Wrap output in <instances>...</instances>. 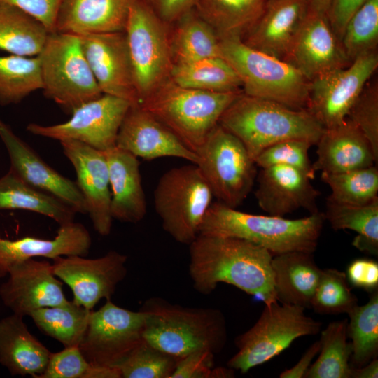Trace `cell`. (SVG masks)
Returning a JSON list of instances; mask_svg holds the SVG:
<instances>
[{"label": "cell", "instance_id": "obj_1", "mask_svg": "<svg viewBox=\"0 0 378 378\" xmlns=\"http://www.w3.org/2000/svg\"><path fill=\"white\" fill-rule=\"evenodd\" d=\"M189 246V274L200 293L210 294L219 283H225L255 296L265 305L277 302L273 255L266 248L239 238L201 234Z\"/></svg>", "mask_w": 378, "mask_h": 378}, {"label": "cell", "instance_id": "obj_2", "mask_svg": "<svg viewBox=\"0 0 378 378\" xmlns=\"http://www.w3.org/2000/svg\"><path fill=\"white\" fill-rule=\"evenodd\" d=\"M218 124L236 136L255 161L267 147L299 139L316 145L325 127L307 109L241 92L225 110Z\"/></svg>", "mask_w": 378, "mask_h": 378}, {"label": "cell", "instance_id": "obj_3", "mask_svg": "<svg viewBox=\"0 0 378 378\" xmlns=\"http://www.w3.org/2000/svg\"><path fill=\"white\" fill-rule=\"evenodd\" d=\"M324 220L319 211L287 219L240 211L218 202L206 213L199 234L242 239L266 248L273 256L291 251L313 253Z\"/></svg>", "mask_w": 378, "mask_h": 378}, {"label": "cell", "instance_id": "obj_4", "mask_svg": "<svg viewBox=\"0 0 378 378\" xmlns=\"http://www.w3.org/2000/svg\"><path fill=\"white\" fill-rule=\"evenodd\" d=\"M140 311L145 318L144 340L178 358L200 350L216 354L225 344V320L217 309L183 307L154 297Z\"/></svg>", "mask_w": 378, "mask_h": 378}, {"label": "cell", "instance_id": "obj_5", "mask_svg": "<svg viewBox=\"0 0 378 378\" xmlns=\"http://www.w3.org/2000/svg\"><path fill=\"white\" fill-rule=\"evenodd\" d=\"M243 92H216L184 88L167 80L139 105L197 153L228 106Z\"/></svg>", "mask_w": 378, "mask_h": 378}, {"label": "cell", "instance_id": "obj_6", "mask_svg": "<svg viewBox=\"0 0 378 378\" xmlns=\"http://www.w3.org/2000/svg\"><path fill=\"white\" fill-rule=\"evenodd\" d=\"M220 50L239 76L244 94L292 108H307L310 81L293 65L239 38L220 40Z\"/></svg>", "mask_w": 378, "mask_h": 378}, {"label": "cell", "instance_id": "obj_7", "mask_svg": "<svg viewBox=\"0 0 378 378\" xmlns=\"http://www.w3.org/2000/svg\"><path fill=\"white\" fill-rule=\"evenodd\" d=\"M44 95L65 111H72L103 93L83 53L80 37L71 33H49L37 55Z\"/></svg>", "mask_w": 378, "mask_h": 378}, {"label": "cell", "instance_id": "obj_8", "mask_svg": "<svg viewBox=\"0 0 378 378\" xmlns=\"http://www.w3.org/2000/svg\"><path fill=\"white\" fill-rule=\"evenodd\" d=\"M214 194L195 164L172 168L154 190L156 213L163 229L176 241L190 245L199 235Z\"/></svg>", "mask_w": 378, "mask_h": 378}, {"label": "cell", "instance_id": "obj_9", "mask_svg": "<svg viewBox=\"0 0 378 378\" xmlns=\"http://www.w3.org/2000/svg\"><path fill=\"white\" fill-rule=\"evenodd\" d=\"M304 309L278 301L265 305L256 323L237 337L238 351L227 366L246 373L281 354L295 339L318 334L321 323L306 316Z\"/></svg>", "mask_w": 378, "mask_h": 378}, {"label": "cell", "instance_id": "obj_10", "mask_svg": "<svg viewBox=\"0 0 378 378\" xmlns=\"http://www.w3.org/2000/svg\"><path fill=\"white\" fill-rule=\"evenodd\" d=\"M125 32L140 103L170 78L173 62L169 24L144 0H135L130 9Z\"/></svg>", "mask_w": 378, "mask_h": 378}, {"label": "cell", "instance_id": "obj_11", "mask_svg": "<svg viewBox=\"0 0 378 378\" xmlns=\"http://www.w3.org/2000/svg\"><path fill=\"white\" fill-rule=\"evenodd\" d=\"M195 164L218 202L236 208L252 190L257 170L243 143L218 124L197 150Z\"/></svg>", "mask_w": 378, "mask_h": 378}, {"label": "cell", "instance_id": "obj_12", "mask_svg": "<svg viewBox=\"0 0 378 378\" xmlns=\"http://www.w3.org/2000/svg\"><path fill=\"white\" fill-rule=\"evenodd\" d=\"M145 318L140 310L120 307L111 299L98 310H91L78 346L94 365L115 368L144 340Z\"/></svg>", "mask_w": 378, "mask_h": 378}, {"label": "cell", "instance_id": "obj_13", "mask_svg": "<svg viewBox=\"0 0 378 378\" xmlns=\"http://www.w3.org/2000/svg\"><path fill=\"white\" fill-rule=\"evenodd\" d=\"M132 105L129 101L103 94L74 109L67 121L52 125L29 123L32 134L58 140H76L101 151L116 145L122 120Z\"/></svg>", "mask_w": 378, "mask_h": 378}, {"label": "cell", "instance_id": "obj_14", "mask_svg": "<svg viewBox=\"0 0 378 378\" xmlns=\"http://www.w3.org/2000/svg\"><path fill=\"white\" fill-rule=\"evenodd\" d=\"M377 68L376 50L311 81L307 109L325 128L342 122Z\"/></svg>", "mask_w": 378, "mask_h": 378}, {"label": "cell", "instance_id": "obj_15", "mask_svg": "<svg viewBox=\"0 0 378 378\" xmlns=\"http://www.w3.org/2000/svg\"><path fill=\"white\" fill-rule=\"evenodd\" d=\"M127 257L115 251L89 259L80 255L60 256L53 260L54 274L71 290L73 301L88 310L103 298L111 299L125 278Z\"/></svg>", "mask_w": 378, "mask_h": 378}, {"label": "cell", "instance_id": "obj_16", "mask_svg": "<svg viewBox=\"0 0 378 378\" xmlns=\"http://www.w3.org/2000/svg\"><path fill=\"white\" fill-rule=\"evenodd\" d=\"M78 36L102 93L139 104L125 31Z\"/></svg>", "mask_w": 378, "mask_h": 378}, {"label": "cell", "instance_id": "obj_17", "mask_svg": "<svg viewBox=\"0 0 378 378\" xmlns=\"http://www.w3.org/2000/svg\"><path fill=\"white\" fill-rule=\"evenodd\" d=\"M0 139L9 155V170L29 186L55 197L76 213L87 214V205L76 182L48 164L1 118Z\"/></svg>", "mask_w": 378, "mask_h": 378}, {"label": "cell", "instance_id": "obj_18", "mask_svg": "<svg viewBox=\"0 0 378 378\" xmlns=\"http://www.w3.org/2000/svg\"><path fill=\"white\" fill-rule=\"evenodd\" d=\"M6 281L0 286V298L13 314L22 317L34 310L69 302L62 282L46 260L27 259L13 265Z\"/></svg>", "mask_w": 378, "mask_h": 378}, {"label": "cell", "instance_id": "obj_19", "mask_svg": "<svg viewBox=\"0 0 378 378\" xmlns=\"http://www.w3.org/2000/svg\"><path fill=\"white\" fill-rule=\"evenodd\" d=\"M60 144L75 169L76 182L94 230L100 235H108L113 219L108 168L104 152L76 140H64Z\"/></svg>", "mask_w": 378, "mask_h": 378}, {"label": "cell", "instance_id": "obj_20", "mask_svg": "<svg viewBox=\"0 0 378 378\" xmlns=\"http://www.w3.org/2000/svg\"><path fill=\"white\" fill-rule=\"evenodd\" d=\"M285 61L310 82L351 63L333 32L326 13L310 10Z\"/></svg>", "mask_w": 378, "mask_h": 378}, {"label": "cell", "instance_id": "obj_21", "mask_svg": "<svg viewBox=\"0 0 378 378\" xmlns=\"http://www.w3.org/2000/svg\"><path fill=\"white\" fill-rule=\"evenodd\" d=\"M116 146L137 158L151 160L162 157H175L193 164L198 155L162 122L139 104L131 105L120 125Z\"/></svg>", "mask_w": 378, "mask_h": 378}, {"label": "cell", "instance_id": "obj_22", "mask_svg": "<svg viewBox=\"0 0 378 378\" xmlns=\"http://www.w3.org/2000/svg\"><path fill=\"white\" fill-rule=\"evenodd\" d=\"M303 172L286 165L261 168L255 196L259 206L268 215L284 217L299 209L310 214L318 212L316 200L320 192Z\"/></svg>", "mask_w": 378, "mask_h": 378}, {"label": "cell", "instance_id": "obj_23", "mask_svg": "<svg viewBox=\"0 0 378 378\" xmlns=\"http://www.w3.org/2000/svg\"><path fill=\"white\" fill-rule=\"evenodd\" d=\"M311 0H267L255 25L244 37L248 46L286 59L310 8Z\"/></svg>", "mask_w": 378, "mask_h": 378}, {"label": "cell", "instance_id": "obj_24", "mask_svg": "<svg viewBox=\"0 0 378 378\" xmlns=\"http://www.w3.org/2000/svg\"><path fill=\"white\" fill-rule=\"evenodd\" d=\"M91 244L89 231L83 224L74 221L59 225L56 236L51 239L24 237L10 240L2 238L0 234V278L7 276L15 263L30 258L86 257Z\"/></svg>", "mask_w": 378, "mask_h": 378}, {"label": "cell", "instance_id": "obj_25", "mask_svg": "<svg viewBox=\"0 0 378 378\" xmlns=\"http://www.w3.org/2000/svg\"><path fill=\"white\" fill-rule=\"evenodd\" d=\"M316 145V172L341 173L368 167L378 161L369 141L348 118L325 128Z\"/></svg>", "mask_w": 378, "mask_h": 378}, {"label": "cell", "instance_id": "obj_26", "mask_svg": "<svg viewBox=\"0 0 378 378\" xmlns=\"http://www.w3.org/2000/svg\"><path fill=\"white\" fill-rule=\"evenodd\" d=\"M103 152L108 168L113 219L130 223L141 221L147 204L138 158L116 146Z\"/></svg>", "mask_w": 378, "mask_h": 378}, {"label": "cell", "instance_id": "obj_27", "mask_svg": "<svg viewBox=\"0 0 378 378\" xmlns=\"http://www.w3.org/2000/svg\"><path fill=\"white\" fill-rule=\"evenodd\" d=\"M135 0H63L56 31L77 35L125 31Z\"/></svg>", "mask_w": 378, "mask_h": 378}, {"label": "cell", "instance_id": "obj_28", "mask_svg": "<svg viewBox=\"0 0 378 378\" xmlns=\"http://www.w3.org/2000/svg\"><path fill=\"white\" fill-rule=\"evenodd\" d=\"M23 318L13 313L0 319V364L13 376L38 378L51 352L29 331Z\"/></svg>", "mask_w": 378, "mask_h": 378}, {"label": "cell", "instance_id": "obj_29", "mask_svg": "<svg viewBox=\"0 0 378 378\" xmlns=\"http://www.w3.org/2000/svg\"><path fill=\"white\" fill-rule=\"evenodd\" d=\"M272 269L277 301L311 308L322 272L313 253L291 251L274 255Z\"/></svg>", "mask_w": 378, "mask_h": 378}, {"label": "cell", "instance_id": "obj_30", "mask_svg": "<svg viewBox=\"0 0 378 378\" xmlns=\"http://www.w3.org/2000/svg\"><path fill=\"white\" fill-rule=\"evenodd\" d=\"M169 45L173 65L221 57L220 38L195 8L169 24Z\"/></svg>", "mask_w": 378, "mask_h": 378}, {"label": "cell", "instance_id": "obj_31", "mask_svg": "<svg viewBox=\"0 0 378 378\" xmlns=\"http://www.w3.org/2000/svg\"><path fill=\"white\" fill-rule=\"evenodd\" d=\"M267 0H197L195 9L220 38L242 40L262 15Z\"/></svg>", "mask_w": 378, "mask_h": 378}, {"label": "cell", "instance_id": "obj_32", "mask_svg": "<svg viewBox=\"0 0 378 378\" xmlns=\"http://www.w3.org/2000/svg\"><path fill=\"white\" fill-rule=\"evenodd\" d=\"M4 209L37 213L59 225L74 222L76 214L55 197L29 186L10 170L0 178V210Z\"/></svg>", "mask_w": 378, "mask_h": 378}, {"label": "cell", "instance_id": "obj_33", "mask_svg": "<svg viewBox=\"0 0 378 378\" xmlns=\"http://www.w3.org/2000/svg\"><path fill=\"white\" fill-rule=\"evenodd\" d=\"M48 29L39 21L13 6L0 4V50L35 57L41 51Z\"/></svg>", "mask_w": 378, "mask_h": 378}, {"label": "cell", "instance_id": "obj_34", "mask_svg": "<svg viewBox=\"0 0 378 378\" xmlns=\"http://www.w3.org/2000/svg\"><path fill=\"white\" fill-rule=\"evenodd\" d=\"M170 78L184 88L216 92H242L241 83L233 68L221 57L174 64Z\"/></svg>", "mask_w": 378, "mask_h": 378}, {"label": "cell", "instance_id": "obj_35", "mask_svg": "<svg viewBox=\"0 0 378 378\" xmlns=\"http://www.w3.org/2000/svg\"><path fill=\"white\" fill-rule=\"evenodd\" d=\"M335 230H351L357 233L352 244L360 251L378 253V198L365 205H346L326 201L323 214Z\"/></svg>", "mask_w": 378, "mask_h": 378}, {"label": "cell", "instance_id": "obj_36", "mask_svg": "<svg viewBox=\"0 0 378 378\" xmlns=\"http://www.w3.org/2000/svg\"><path fill=\"white\" fill-rule=\"evenodd\" d=\"M90 311L72 300L34 310L29 316L42 332L64 347H78L88 326Z\"/></svg>", "mask_w": 378, "mask_h": 378}, {"label": "cell", "instance_id": "obj_37", "mask_svg": "<svg viewBox=\"0 0 378 378\" xmlns=\"http://www.w3.org/2000/svg\"><path fill=\"white\" fill-rule=\"evenodd\" d=\"M348 321H334L322 331L320 355L305 378H351V348L347 342Z\"/></svg>", "mask_w": 378, "mask_h": 378}, {"label": "cell", "instance_id": "obj_38", "mask_svg": "<svg viewBox=\"0 0 378 378\" xmlns=\"http://www.w3.org/2000/svg\"><path fill=\"white\" fill-rule=\"evenodd\" d=\"M42 87L38 56H0V105L18 104Z\"/></svg>", "mask_w": 378, "mask_h": 378}, {"label": "cell", "instance_id": "obj_39", "mask_svg": "<svg viewBox=\"0 0 378 378\" xmlns=\"http://www.w3.org/2000/svg\"><path fill=\"white\" fill-rule=\"evenodd\" d=\"M347 335L351 339V366L360 368L378 354V291L368 302L357 305L349 314Z\"/></svg>", "mask_w": 378, "mask_h": 378}, {"label": "cell", "instance_id": "obj_40", "mask_svg": "<svg viewBox=\"0 0 378 378\" xmlns=\"http://www.w3.org/2000/svg\"><path fill=\"white\" fill-rule=\"evenodd\" d=\"M331 190L328 200L346 205H365L378 198V168L372 165L341 173L321 172Z\"/></svg>", "mask_w": 378, "mask_h": 378}, {"label": "cell", "instance_id": "obj_41", "mask_svg": "<svg viewBox=\"0 0 378 378\" xmlns=\"http://www.w3.org/2000/svg\"><path fill=\"white\" fill-rule=\"evenodd\" d=\"M347 59L376 51L378 44V0H368L349 19L341 39Z\"/></svg>", "mask_w": 378, "mask_h": 378}, {"label": "cell", "instance_id": "obj_42", "mask_svg": "<svg viewBox=\"0 0 378 378\" xmlns=\"http://www.w3.org/2000/svg\"><path fill=\"white\" fill-rule=\"evenodd\" d=\"M357 305L346 274L336 269L322 270L311 308L321 314H348Z\"/></svg>", "mask_w": 378, "mask_h": 378}, {"label": "cell", "instance_id": "obj_43", "mask_svg": "<svg viewBox=\"0 0 378 378\" xmlns=\"http://www.w3.org/2000/svg\"><path fill=\"white\" fill-rule=\"evenodd\" d=\"M179 359L144 339L116 368L122 378H170Z\"/></svg>", "mask_w": 378, "mask_h": 378}, {"label": "cell", "instance_id": "obj_44", "mask_svg": "<svg viewBox=\"0 0 378 378\" xmlns=\"http://www.w3.org/2000/svg\"><path fill=\"white\" fill-rule=\"evenodd\" d=\"M38 378H121L115 368L94 365L78 347H64L51 353L44 372Z\"/></svg>", "mask_w": 378, "mask_h": 378}, {"label": "cell", "instance_id": "obj_45", "mask_svg": "<svg viewBox=\"0 0 378 378\" xmlns=\"http://www.w3.org/2000/svg\"><path fill=\"white\" fill-rule=\"evenodd\" d=\"M312 146L303 140L282 141L262 150L255 162L260 168L279 164L293 167L303 172L312 180L315 178L316 171L309 156Z\"/></svg>", "mask_w": 378, "mask_h": 378}, {"label": "cell", "instance_id": "obj_46", "mask_svg": "<svg viewBox=\"0 0 378 378\" xmlns=\"http://www.w3.org/2000/svg\"><path fill=\"white\" fill-rule=\"evenodd\" d=\"M369 141L378 156V82L370 78L364 86L347 117Z\"/></svg>", "mask_w": 378, "mask_h": 378}, {"label": "cell", "instance_id": "obj_47", "mask_svg": "<svg viewBox=\"0 0 378 378\" xmlns=\"http://www.w3.org/2000/svg\"><path fill=\"white\" fill-rule=\"evenodd\" d=\"M214 354L208 350L195 351L179 359L170 378L233 377L231 368H214Z\"/></svg>", "mask_w": 378, "mask_h": 378}, {"label": "cell", "instance_id": "obj_48", "mask_svg": "<svg viewBox=\"0 0 378 378\" xmlns=\"http://www.w3.org/2000/svg\"><path fill=\"white\" fill-rule=\"evenodd\" d=\"M63 0H0L17 7L39 21L49 33L56 31L57 15Z\"/></svg>", "mask_w": 378, "mask_h": 378}, {"label": "cell", "instance_id": "obj_49", "mask_svg": "<svg viewBox=\"0 0 378 378\" xmlns=\"http://www.w3.org/2000/svg\"><path fill=\"white\" fill-rule=\"evenodd\" d=\"M346 276L352 286L374 291L378 287V263L366 258L354 260L349 265Z\"/></svg>", "mask_w": 378, "mask_h": 378}, {"label": "cell", "instance_id": "obj_50", "mask_svg": "<svg viewBox=\"0 0 378 378\" xmlns=\"http://www.w3.org/2000/svg\"><path fill=\"white\" fill-rule=\"evenodd\" d=\"M368 0H330L326 15L337 38L341 41L349 19Z\"/></svg>", "mask_w": 378, "mask_h": 378}, {"label": "cell", "instance_id": "obj_51", "mask_svg": "<svg viewBox=\"0 0 378 378\" xmlns=\"http://www.w3.org/2000/svg\"><path fill=\"white\" fill-rule=\"evenodd\" d=\"M164 22L172 24L195 8L197 0H144Z\"/></svg>", "mask_w": 378, "mask_h": 378}, {"label": "cell", "instance_id": "obj_52", "mask_svg": "<svg viewBox=\"0 0 378 378\" xmlns=\"http://www.w3.org/2000/svg\"><path fill=\"white\" fill-rule=\"evenodd\" d=\"M321 349L320 340L314 342L303 354L300 360L291 368L281 373V378H302L304 377L316 355Z\"/></svg>", "mask_w": 378, "mask_h": 378}, {"label": "cell", "instance_id": "obj_53", "mask_svg": "<svg viewBox=\"0 0 378 378\" xmlns=\"http://www.w3.org/2000/svg\"><path fill=\"white\" fill-rule=\"evenodd\" d=\"M378 360L374 358L360 368L351 367V378H377Z\"/></svg>", "mask_w": 378, "mask_h": 378}, {"label": "cell", "instance_id": "obj_54", "mask_svg": "<svg viewBox=\"0 0 378 378\" xmlns=\"http://www.w3.org/2000/svg\"><path fill=\"white\" fill-rule=\"evenodd\" d=\"M330 0H311L309 10L326 13Z\"/></svg>", "mask_w": 378, "mask_h": 378}]
</instances>
